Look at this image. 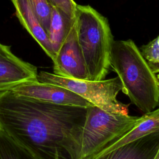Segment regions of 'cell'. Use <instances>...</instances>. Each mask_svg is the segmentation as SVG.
<instances>
[{"label":"cell","mask_w":159,"mask_h":159,"mask_svg":"<svg viewBox=\"0 0 159 159\" xmlns=\"http://www.w3.org/2000/svg\"><path fill=\"white\" fill-rule=\"evenodd\" d=\"M55 159H59V157H58V155H57V156H56Z\"/></svg>","instance_id":"cell-20"},{"label":"cell","mask_w":159,"mask_h":159,"mask_svg":"<svg viewBox=\"0 0 159 159\" xmlns=\"http://www.w3.org/2000/svg\"><path fill=\"white\" fill-rule=\"evenodd\" d=\"M159 149V132L119 147L99 159H154Z\"/></svg>","instance_id":"cell-9"},{"label":"cell","mask_w":159,"mask_h":159,"mask_svg":"<svg viewBox=\"0 0 159 159\" xmlns=\"http://www.w3.org/2000/svg\"><path fill=\"white\" fill-rule=\"evenodd\" d=\"M0 159H37L22 147L0 132Z\"/></svg>","instance_id":"cell-13"},{"label":"cell","mask_w":159,"mask_h":159,"mask_svg":"<svg viewBox=\"0 0 159 159\" xmlns=\"http://www.w3.org/2000/svg\"><path fill=\"white\" fill-rule=\"evenodd\" d=\"M29 2L35 15L47 34L51 16V5L48 0H29Z\"/></svg>","instance_id":"cell-14"},{"label":"cell","mask_w":159,"mask_h":159,"mask_svg":"<svg viewBox=\"0 0 159 159\" xmlns=\"http://www.w3.org/2000/svg\"><path fill=\"white\" fill-rule=\"evenodd\" d=\"M37 75L35 66L19 58L12 52L10 46L0 42V92L37 81Z\"/></svg>","instance_id":"cell-8"},{"label":"cell","mask_w":159,"mask_h":159,"mask_svg":"<svg viewBox=\"0 0 159 159\" xmlns=\"http://www.w3.org/2000/svg\"><path fill=\"white\" fill-rule=\"evenodd\" d=\"M148 62V61H147ZM151 70L155 74L159 73V61L157 63H149L148 62Z\"/></svg>","instance_id":"cell-17"},{"label":"cell","mask_w":159,"mask_h":159,"mask_svg":"<svg viewBox=\"0 0 159 159\" xmlns=\"http://www.w3.org/2000/svg\"><path fill=\"white\" fill-rule=\"evenodd\" d=\"M157 79H158V81H159V74H157Z\"/></svg>","instance_id":"cell-19"},{"label":"cell","mask_w":159,"mask_h":159,"mask_svg":"<svg viewBox=\"0 0 159 159\" xmlns=\"http://www.w3.org/2000/svg\"><path fill=\"white\" fill-rule=\"evenodd\" d=\"M49 4L64 12L71 19L75 17L77 4L73 0H48Z\"/></svg>","instance_id":"cell-16"},{"label":"cell","mask_w":159,"mask_h":159,"mask_svg":"<svg viewBox=\"0 0 159 159\" xmlns=\"http://www.w3.org/2000/svg\"><path fill=\"white\" fill-rule=\"evenodd\" d=\"M74 20L75 19H70L61 11L51 6V16L47 35L55 57Z\"/></svg>","instance_id":"cell-12"},{"label":"cell","mask_w":159,"mask_h":159,"mask_svg":"<svg viewBox=\"0 0 159 159\" xmlns=\"http://www.w3.org/2000/svg\"><path fill=\"white\" fill-rule=\"evenodd\" d=\"M53 63V73L68 78L89 80V75L78 42L75 20L61 45Z\"/></svg>","instance_id":"cell-6"},{"label":"cell","mask_w":159,"mask_h":159,"mask_svg":"<svg viewBox=\"0 0 159 159\" xmlns=\"http://www.w3.org/2000/svg\"><path fill=\"white\" fill-rule=\"evenodd\" d=\"M145 59L149 63L159 61V35L140 49Z\"/></svg>","instance_id":"cell-15"},{"label":"cell","mask_w":159,"mask_h":159,"mask_svg":"<svg viewBox=\"0 0 159 159\" xmlns=\"http://www.w3.org/2000/svg\"><path fill=\"white\" fill-rule=\"evenodd\" d=\"M86 111L0 92V132L37 159H75Z\"/></svg>","instance_id":"cell-1"},{"label":"cell","mask_w":159,"mask_h":159,"mask_svg":"<svg viewBox=\"0 0 159 159\" xmlns=\"http://www.w3.org/2000/svg\"><path fill=\"white\" fill-rule=\"evenodd\" d=\"M75 23L89 80H104L111 67L114 42L107 19L90 6L77 4Z\"/></svg>","instance_id":"cell-3"},{"label":"cell","mask_w":159,"mask_h":159,"mask_svg":"<svg viewBox=\"0 0 159 159\" xmlns=\"http://www.w3.org/2000/svg\"><path fill=\"white\" fill-rule=\"evenodd\" d=\"M110 65L122 84V92L144 114L159 106V81L132 40L114 41Z\"/></svg>","instance_id":"cell-2"},{"label":"cell","mask_w":159,"mask_h":159,"mask_svg":"<svg viewBox=\"0 0 159 159\" xmlns=\"http://www.w3.org/2000/svg\"><path fill=\"white\" fill-rule=\"evenodd\" d=\"M11 1L16 9V17L22 25L53 61L55 58V54L47 34L35 15L29 0H11Z\"/></svg>","instance_id":"cell-10"},{"label":"cell","mask_w":159,"mask_h":159,"mask_svg":"<svg viewBox=\"0 0 159 159\" xmlns=\"http://www.w3.org/2000/svg\"><path fill=\"white\" fill-rule=\"evenodd\" d=\"M37 80L42 83L66 88L106 112L129 114V104H124L117 99L119 93L122 91V84L118 76L101 81H91L68 78L40 71L38 73Z\"/></svg>","instance_id":"cell-5"},{"label":"cell","mask_w":159,"mask_h":159,"mask_svg":"<svg viewBox=\"0 0 159 159\" xmlns=\"http://www.w3.org/2000/svg\"><path fill=\"white\" fill-rule=\"evenodd\" d=\"M18 95L58 105L87 108L93 105L73 91L62 86L39 81L19 84L11 89Z\"/></svg>","instance_id":"cell-7"},{"label":"cell","mask_w":159,"mask_h":159,"mask_svg":"<svg viewBox=\"0 0 159 159\" xmlns=\"http://www.w3.org/2000/svg\"><path fill=\"white\" fill-rule=\"evenodd\" d=\"M140 118L89 106L80 134L75 159H94L101 150L130 131Z\"/></svg>","instance_id":"cell-4"},{"label":"cell","mask_w":159,"mask_h":159,"mask_svg":"<svg viewBox=\"0 0 159 159\" xmlns=\"http://www.w3.org/2000/svg\"><path fill=\"white\" fill-rule=\"evenodd\" d=\"M157 132H159V107L142 115L140 120L130 131L101 150L94 159H99L119 147Z\"/></svg>","instance_id":"cell-11"},{"label":"cell","mask_w":159,"mask_h":159,"mask_svg":"<svg viewBox=\"0 0 159 159\" xmlns=\"http://www.w3.org/2000/svg\"><path fill=\"white\" fill-rule=\"evenodd\" d=\"M154 159H159V149H158V152H157V155H155V158H154Z\"/></svg>","instance_id":"cell-18"}]
</instances>
